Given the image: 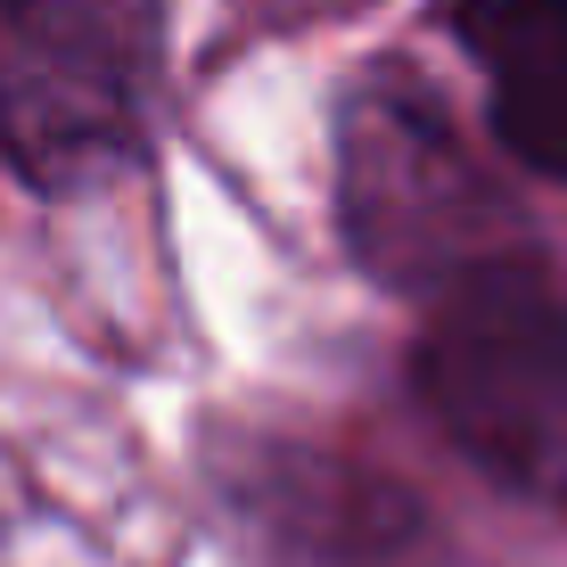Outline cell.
<instances>
[{"label":"cell","instance_id":"6da1fadb","mask_svg":"<svg viewBox=\"0 0 567 567\" xmlns=\"http://www.w3.org/2000/svg\"><path fill=\"white\" fill-rule=\"evenodd\" d=\"M412 386L461 461L567 511V288L535 256H494L436 288Z\"/></svg>","mask_w":567,"mask_h":567},{"label":"cell","instance_id":"277c9868","mask_svg":"<svg viewBox=\"0 0 567 567\" xmlns=\"http://www.w3.org/2000/svg\"><path fill=\"white\" fill-rule=\"evenodd\" d=\"M444 25L485 74L502 148L567 189V0H444Z\"/></svg>","mask_w":567,"mask_h":567},{"label":"cell","instance_id":"3957f363","mask_svg":"<svg viewBox=\"0 0 567 567\" xmlns=\"http://www.w3.org/2000/svg\"><path fill=\"white\" fill-rule=\"evenodd\" d=\"M338 198L362 264L403 288H444L494 256H518V223L468 165L453 124L427 107V91H412L403 74H370L346 100Z\"/></svg>","mask_w":567,"mask_h":567},{"label":"cell","instance_id":"7a4b0ae2","mask_svg":"<svg viewBox=\"0 0 567 567\" xmlns=\"http://www.w3.org/2000/svg\"><path fill=\"white\" fill-rule=\"evenodd\" d=\"M165 0H0V148L33 189H91L141 156Z\"/></svg>","mask_w":567,"mask_h":567},{"label":"cell","instance_id":"5b68a950","mask_svg":"<svg viewBox=\"0 0 567 567\" xmlns=\"http://www.w3.org/2000/svg\"><path fill=\"white\" fill-rule=\"evenodd\" d=\"M264 526L288 543L297 567H403V551L420 543V518L395 485L362 477L338 461H297L280 485L256 494Z\"/></svg>","mask_w":567,"mask_h":567}]
</instances>
